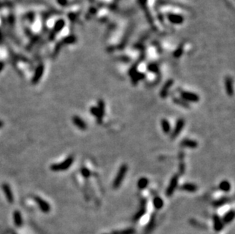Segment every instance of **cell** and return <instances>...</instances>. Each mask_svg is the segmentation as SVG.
I'll return each instance as SVG.
<instances>
[{
	"label": "cell",
	"instance_id": "16",
	"mask_svg": "<svg viewBox=\"0 0 235 234\" xmlns=\"http://www.w3.org/2000/svg\"><path fill=\"white\" fill-rule=\"evenodd\" d=\"M181 189L183 190V191H189V192H196L198 189V187L196 184L194 183H184L182 186H181Z\"/></svg>",
	"mask_w": 235,
	"mask_h": 234
},
{
	"label": "cell",
	"instance_id": "8",
	"mask_svg": "<svg viewBox=\"0 0 235 234\" xmlns=\"http://www.w3.org/2000/svg\"><path fill=\"white\" fill-rule=\"evenodd\" d=\"M213 227L214 231L219 232L224 228V223L222 220L217 214L213 215Z\"/></svg>",
	"mask_w": 235,
	"mask_h": 234
},
{
	"label": "cell",
	"instance_id": "31",
	"mask_svg": "<svg viewBox=\"0 0 235 234\" xmlns=\"http://www.w3.org/2000/svg\"><path fill=\"white\" fill-rule=\"evenodd\" d=\"M2 125H3V122H2V121H0V128H1V127L2 126Z\"/></svg>",
	"mask_w": 235,
	"mask_h": 234
},
{
	"label": "cell",
	"instance_id": "21",
	"mask_svg": "<svg viewBox=\"0 0 235 234\" xmlns=\"http://www.w3.org/2000/svg\"><path fill=\"white\" fill-rule=\"evenodd\" d=\"M231 183H229L227 180H223L219 184V188H220L221 191H225V192H228V191L231 190Z\"/></svg>",
	"mask_w": 235,
	"mask_h": 234
},
{
	"label": "cell",
	"instance_id": "9",
	"mask_svg": "<svg viewBox=\"0 0 235 234\" xmlns=\"http://www.w3.org/2000/svg\"><path fill=\"white\" fill-rule=\"evenodd\" d=\"M35 200L42 211L44 212V213H48V212L50 211V205L47 202H45L44 200H43V199L39 197H36Z\"/></svg>",
	"mask_w": 235,
	"mask_h": 234
},
{
	"label": "cell",
	"instance_id": "1",
	"mask_svg": "<svg viewBox=\"0 0 235 234\" xmlns=\"http://www.w3.org/2000/svg\"><path fill=\"white\" fill-rule=\"evenodd\" d=\"M128 171V166L126 164H123L119 169L117 172V176L115 177V180L113 182V187L114 188H117L121 186L123 180H124L125 176L126 175V173Z\"/></svg>",
	"mask_w": 235,
	"mask_h": 234
},
{
	"label": "cell",
	"instance_id": "17",
	"mask_svg": "<svg viewBox=\"0 0 235 234\" xmlns=\"http://www.w3.org/2000/svg\"><path fill=\"white\" fill-rule=\"evenodd\" d=\"M234 210H231V211H228L224 216L222 221H223L224 224H230V223L232 222V221L234 218Z\"/></svg>",
	"mask_w": 235,
	"mask_h": 234
},
{
	"label": "cell",
	"instance_id": "23",
	"mask_svg": "<svg viewBox=\"0 0 235 234\" xmlns=\"http://www.w3.org/2000/svg\"><path fill=\"white\" fill-rule=\"evenodd\" d=\"M14 222L17 227H21L22 224V218H21V214L18 211H15L14 212L13 215Z\"/></svg>",
	"mask_w": 235,
	"mask_h": 234
},
{
	"label": "cell",
	"instance_id": "14",
	"mask_svg": "<svg viewBox=\"0 0 235 234\" xmlns=\"http://www.w3.org/2000/svg\"><path fill=\"white\" fill-rule=\"evenodd\" d=\"M167 18L170 21V22L172 24H181L183 22V17L181 15H173V14H170V15L167 16Z\"/></svg>",
	"mask_w": 235,
	"mask_h": 234
},
{
	"label": "cell",
	"instance_id": "15",
	"mask_svg": "<svg viewBox=\"0 0 235 234\" xmlns=\"http://www.w3.org/2000/svg\"><path fill=\"white\" fill-rule=\"evenodd\" d=\"M181 145L183 147H189V148H196L198 146V143L196 141L189 139H185L181 141Z\"/></svg>",
	"mask_w": 235,
	"mask_h": 234
},
{
	"label": "cell",
	"instance_id": "4",
	"mask_svg": "<svg viewBox=\"0 0 235 234\" xmlns=\"http://www.w3.org/2000/svg\"><path fill=\"white\" fill-rule=\"evenodd\" d=\"M181 99L185 100L186 102H192V103H197L200 100V97L196 94L192 93L189 91H182L181 93Z\"/></svg>",
	"mask_w": 235,
	"mask_h": 234
},
{
	"label": "cell",
	"instance_id": "19",
	"mask_svg": "<svg viewBox=\"0 0 235 234\" xmlns=\"http://www.w3.org/2000/svg\"><path fill=\"white\" fill-rule=\"evenodd\" d=\"M153 205L157 210H160L164 206V200L159 196H155L153 199Z\"/></svg>",
	"mask_w": 235,
	"mask_h": 234
},
{
	"label": "cell",
	"instance_id": "24",
	"mask_svg": "<svg viewBox=\"0 0 235 234\" xmlns=\"http://www.w3.org/2000/svg\"><path fill=\"white\" fill-rule=\"evenodd\" d=\"M173 103H175L176 104L179 105V106H183V107L189 108V103H188L187 102L185 101V100H183V99L177 98V97H174V98H173Z\"/></svg>",
	"mask_w": 235,
	"mask_h": 234
},
{
	"label": "cell",
	"instance_id": "5",
	"mask_svg": "<svg viewBox=\"0 0 235 234\" xmlns=\"http://www.w3.org/2000/svg\"><path fill=\"white\" fill-rule=\"evenodd\" d=\"M185 125V121L183 119H179L177 122L176 125L174 127V129L173 130L171 134V139H175L179 136L180 133L182 132L183 127Z\"/></svg>",
	"mask_w": 235,
	"mask_h": 234
},
{
	"label": "cell",
	"instance_id": "29",
	"mask_svg": "<svg viewBox=\"0 0 235 234\" xmlns=\"http://www.w3.org/2000/svg\"><path fill=\"white\" fill-rule=\"evenodd\" d=\"M148 69L152 72H157L158 71V66H157L156 65H155V64H150L148 66Z\"/></svg>",
	"mask_w": 235,
	"mask_h": 234
},
{
	"label": "cell",
	"instance_id": "18",
	"mask_svg": "<svg viewBox=\"0 0 235 234\" xmlns=\"http://www.w3.org/2000/svg\"><path fill=\"white\" fill-rule=\"evenodd\" d=\"M161 128H162L163 132H164L165 134H168V133L170 132V122L167 119H162L161 120Z\"/></svg>",
	"mask_w": 235,
	"mask_h": 234
},
{
	"label": "cell",
	"instance_id": "26",
	"mask_svg": "<svg viewBox=\"0 0 235 234\" xmlns=\"http://www.w3.org/2000/svg\"><path fill=\"white\" fill-rule=\"evenodd\" d=\"M81 175L83 176L84 177V178H88L89 176H91V171L89 170L88 168L86 167H82L81 169Z\"/></svg>",
	"mask_w": 235,
	"mask_h": 234
},
{
	"label": "cell",
	"instance_id": "20",
	"mask_svg": "<svg viewBox=\"0 0 235 234\" xmlns=\"http://www.w3.org/2000/svg\"><path fill=\"white\" fill-rule=\"evenodd\" d=\"M148 183H149V181H148V180L146 177H142V178L139 179L137 182L138 188L141 190L145 189V188H146L147 186H148Z\"/></svg>",
	"mask_w": 235,
	"mask_h": 234
},
{
	"label": "cell",
	"instance_id": "12",
	"mask_svg": "<svg viewBox=\"0 0 235 234\" xmlns=\"http://www.w3.org/2000/svg\"><path fill=\"white\" fill-rule=\"evenodd\" d=\"M172 84H173V81H172V80H168V81L164 84L162 89L161 90V92H160V96H161V97L165 98V97H167V94H168L169 90H170Z\"/></svg>",
	"mask_w": 235,
	"mask_h": 234
},
{
	"label": "cell",
	"instance_id": "25",
	"mask_svg": "<svg viewBox=\"0 0 235 234\" xmlns=\"http://www.w3.org/2000/svg\"><path fill=\"white\" fill-rule=\"evenodd\" d=\"M135 230L132 228L126 229L123 230H117V231L113 232L112 234H134Z\"/></svg>",
	"mask_w": 235,
	"mask_h": 234
},
{
	"label": "cell",
	"instance_id": "10",
	"mask_svg": "<svg viewBox=\"0 0 235 234\" xmlns=\"http://www.w3.org/2000/svg\"><path fill=\"white\" fill-rule=\"evenodd\" d=\"M73 122L74 123V125L76 127H78V128H80L81 130H86L87 129V124L86 122L83 120L82 119H81L78 116H74L73 118Z\"/></svg>",
	"mask_w": 235,
	"mask_h": 234
},
{
	"label": "cell",
	"instance_id": "2",
	"mask_svg": "<svg viewBox=\"0 0 235 234\" xmlns=\"http://www.w3.org/2000/svg\"><path fill=\"white\" fill-rule=\"evenodd\" d=\"M73 161H74V158L73 156L69 157L68 158L65 160L64 161H62L60 164H53L50 166L51 170L55 171V172H57V171H63L66 170L67 169L70 167L72 166V164H73Z\"/></svg>",
	"mask_w": 235,
	"mask_h": 234
},
{
	"label": "cell",
	"instance_id": "13",
	"mask_svg": "<svg viewBox=\"0 0 235 234\" xmlns=\"http://www.w3.org/2000/svg\"><path fill=\"white\" fill-rule=\"evenodd\" d=\"M2 189L4 191L5 195L6 196V199H7L8 202H10V203H12L14 200L13 198V194L12 192V190H11V188L9 187V186L8 184H2Z\"/></svg>",
	"mask_w": 235,
	"mask_h": 234
},
{
	"label": "cell",
	"instance_id": "27",
	"mask_svg": "<svg viewBox=\"0 0 235 234\" xmlns=\"http://www.w3.org/2000/svg\"><path fill=\"white\" fill-rule=\"evenodd\" d=\"M90 113L91 115H93L94 117H98V110L97 106H91L90 108Z\"/></svg>",
	"mask_w": 235,
	"mask_h": 234
},
{
	"label": "cell",
	"instance_id": "7",
	"mask_svg": "<svg viewBox=\"0 0 235 234\" xmlns=\"http://www.w3.org/2000/svg\"><path fill=\"white\" fill-rule=\"evenodd\" d=\"M146 205H147V201L146 199H142V202H141V208L137 213L136 214L134 217V220L135 221H139V219L142 217L146 213Z\"/></svg>",
	"mask_w": 235,
	"mask_h": 234
},
{
	"label": "cell",
	"instance_id": "22",
	"mask_svg": "<svg viewBox=\"0 0 235 234\" xmlns=\"http://www.w3.org/2000/svg\"><path fill=\"white\" fill-rule=\"evenodd\" d=\"M228 201H229V199H228L227 197H222L221 198V199H218V200L214 201L212 205L213 206L215 207V208H218V207L223 206V205H225V204L228 203Z\"/></svg>",
	"mask_w": 235,
	"mask_h": 234
},
{
	"label": "cell",
	"instance_id": "3",
	"mask_svg": "<svg viewBox=\"0 0 235 234\" xmlns=\"http://www.w3.org/2000/svg\"><path fill=\"white\" fill-rule=\"evenodd\" d=\"M178 181H179V175L176 174V175L172 176L170 183H169V186H167V190H166V195L167 197H170L173 194L175 189L177 187Z\"/></svg>",
	"mask_w": 235,
	"mask_h": 234
},
{
	"label": "cell",
	"instance_id": "30",
	"mask_svg": "<svg viewBox=\"0 0 235 234\" xmlns=\"http://www.w3.org/2000/svg\"><path fill=\"white\" fill-rule=\"evenodd\" d=\"M184 171H185V164H183V163H181L179 166V173L182 175L183 173H184Z\"/></svg>",
	"mask_w": 235,
	"mask_h": 234
},
{
	"label": "cell",
	"instance_id": "6",
	"mask_svg": "<svg viewBox=\"0 0 235 234\" xmlns=\"http://www.w3.org/2000/svg\"><path fill=\"white\" fill-rule=\"evenodd\" d=\"M98 116L97 117L98 119V123L101 124L102 122L103 117H104V113H105V103L104 101L103 100H98Z\"/></svg>",
	"mask_w": 235,
	"mask_h": 234
},
{
	"label": "cell",
	"instance_id": "11",
	"mask_svg": "<svg viewBox=\"0 0 235 234\" xmlns=\"http://www.w3.org/2000/svg\"><path fill=\"white\" fill-rule=\"evenodd\" d=\"M225 89H226L227 94L228 96H232L234 94L233 89V79L230 76H228L225 78Z\"/></svg>",
	"mask_w": 235,
	"mask_h": 234
},
{
	"label": "cell",
	"instance_id": "28",
	"mask_svg": "<svg viewBox=\"0 0 235 234\" xmlns=\"http://www.w3.org/2000/svg\"><path fill=\"white\" fill-rule=\"evenodd\" d=\"M155 217L152 216L151 217V220H150V222L148 223V226H147V230H150L151 228H152L153 226H154V224H155Z\"/></svg>",
	"mask_w": 235,
	"mask_h": 234
}]
</instances>
